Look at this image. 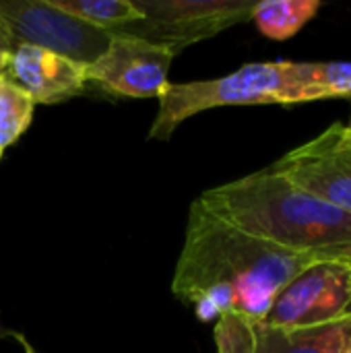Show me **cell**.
<instances>
[{"mask_svg":"<svg viewBox=\"0 0 351 353\" xmlns=\"http://www.w3.org/2000/svg\"><path fill=\"white\" fill-rule=\"evenodd\" d=\"M341 252L345 250L302 252L279 246L215 217L194 201L172 294L186 304L209 300L221 316L234 314L259 325L290 281Z\"/></svg>","mask_w":351,"mask_h":353,"instance_id":"obj_1","label":"cell"},{"mask_svg":"<svg viewBox=\"0 0 351 353\" xmlns=\"http://www.w3.org/2000/svg\"><path fill=\"white\" fill-rule=\"evenodd\" d=\"M215 217L279 246L351 250V213L298 188L267 165L197 199Z\"/></svg>","mask_w":351,"mask_h":353,"instance_id":"obj_2","label":"cell"},{"mask_svg":"<svg viewBox=\"0 0 351 353\" xmlns=\"http://www.w3.org/2000/svg\"><path fill=\"white\" fill-rule=\"evenodd\" d=\"M323 99L310 77V62H254L207 81L168 83L149 139L168 141L176 128L207 110L223 105H292Z\"/></svg>","mask_w":351,"mask_h":353,"instance_id":"obj_3","label":"cell"},{"mask_svg":"<svg viewBox=\"0 0 351 353\" xmlns=\"http://www.w3.org/2000/svg\"><path fill=\"white\" fill-rule=\"evenodd\" d=\"M143 19L112 33L130 35L170 50L188 46L250 19L254 0H132Z\"/></svg>","mask_w":351,"mask_h":353,"instance_id":"obj_4","label":"cell"},{"mask_svg":"<svg viewBox=\"0 0 351 353\" xmlns=\"http://www.w3.org/2000/svg\"><path fill=\"white\" fill-rule=\"evenodd\" d=\"M281 329L345 323L351 327V250L317 263L290 281L265 321Z\"/></svg>","mask_w":351,"mask_h":353,"instance_id":"obj_5","label":"cell"},{"mask_svg":"<svg viewBox=\"0 0 351 353\" xmlns=\"http://www.w3.org/2000/svg\"><path fill=\"white\" fill-rule=\"evenodd\" d=\"M0 21L17 43L35 46L91 66L110 46L112 33L93 27L50 0H0Z\"/></svg>","mask_w":351,"mask_h":353,"instance_id":"obj_6","label":"cell"},{"mask_svg":"<svg viewBox=\"0 0 351 353\" xmlns=\"http://www.w3.org/2000/svg\"><path fill=\"white\" fill-rule=\"evenodd\" d=\"M271 170L298 188L351 213V126L335 122L292 149Z\"/></svg>","mask_w":351,"mask_h":353,"instance_id":"obj_7","label":"cell"},{"mask_svg":"<svg viewBox=\"0 0 351 353\" xmlns=\"http://www.w3.org/2000/svg\"><path fill=\"white\" fill-rule=\"evenodd\" d=\"M174 54L139 37L112 33L108 50L87 66V81L110 95L149 99L161 95Z\"/></svg>","mask_w":351,"mask_h":353,"instance_id":"obj_8","label":"cell"},{"mask_svg":"<svg viewBox=\"0 0 351 353\" xmlns=\"http://www.w3.org/2000/svg\"><path fill=\"white\" fill-rule=\"evenodd\" d=\"M4 79L29 93L35 105L68 101L81 95L89 83L87 66L27 43L14 46Z\"/></svg>","mask_w":351,"mask_h":353,"instance_id":"obj_9","label":"cell"},{"mask_svg":"<svg viewBox=\"0 0 351 353\" xmlns=\"http://www.w3.org/2000/svg\"><path fill=\"white\" fill-rule=\"evenodd\" d=\"M350 331L345 323L308 329H281L259 323L254 325L252 353H345Z\"/></svg>","mask_w":351,"mask_h":353,"instance_id":"obj_10","label":"cell"},{"mask_svg":"<svg viewBox=\"0 0 351 353\" xmlns=\"http://www.w3.org/2000/svg\"><path fill=\"white\" fill-rule=\"evenodd\" d=\"M319 8V0H261L254 4L250 19L263 35L281 41L296 35Z\"/></svg>","mask_w":351,"mask_h":353,"instance_id":"obj_11","label":"cell"},{"mask_svg":"<svg viewBox=\"0 0 351 353\" xmlns=\"http://www.w3.org/2000/svg\"><path fill=\"white\" fill-rule=\"evenodd\" d=\"M56 8L106 31L122 29L143 19L132 0H50Z\"/></svg>","mask_w":351,"mask_h":353,"instance_id":"obj_12","label":"cell"},{"mask_svg":"<svg viewBox=\"0 0 351 353\" xmlns=\"http://www.w3.org/2000/svg\"><path fill=\"white\" fill-rule=\"evenodd\" d=\"M35 103L21 87L0 77V151L23 137L33 120Z\"/></svg>","mask_w":351,"mask_h":353,"instance_id":"obj_13","label":"cell"},{"mask_svg":"<svg viewBox=\"0 0 351 353\" xmlns=\"http://www.w3.org/2000/svg\"><path fill=\"white\" fill-rule=\"evenodd\" d=\"M310 77L323 99L351 97V62H310Z\"/></svg>","mask_w":351,"mask_h":353,"instance_id":"obj_14","label":"cell"},{"mask_svg":"<svg viewBox=\"0 0 351 353\" xmlns=\"http://www.w3.org/2000/svg\"><path fill=\"white\" fill-rule=\"evenodd\" d=\"M14 46H17V41L12 39L8 27L0 21V77H4V70L8 66V60H10Z\"/></svg>","mask_w":351,"mask_h":353,"instance_id":"obj_15","label":"cell"},{"mask_svg":"<svg viewBox=\"0 0 351 353\" xmlns=\"http://www.w3.org/2000/svg\"><path fill=\"white\" fill-rule=\"evenodd\" d=\"M12 337H14V339H17V341H19V343L23 345L25 353H37L35 350H33V347H31V343H29V341H27V339H25L23 335H12Z\"/></svg>","mask_w":351,"mask_h":353,"instance_id":"obj_16","label":"cell"},{"mask_svg":"<svg viewBox=\"0 0 351 353\" xmlns=\"http://www.w3.org/2000/svg\"><path fill=\"white\" fill-rule=\"evenodd\" d=\"M348 352H351V331H350V337H348Z\"/></svg>","mask_w":351,"mask_h":353,"instance_id":"obj_17","label":"cell"},{"mask_svg":"<svg viewBox=\"0 0 351 353\" xmlns=\"http://www.w3.org/2000/svg\"><path fill=\"white\" fill-rule=\"evenodd\" d=\"M0 159H2V151H0Z\"/></svg>","mask_w":351,"mask_h":353,"instance_id":"obj_18","label":"cell"},{"mask_svg":"<svg viewBox=\"0 0 351 353\" xmlns=\"http://www.w3.org/2000/svg\"><path fill=\"white\" fill-rule=\"evenodd\" d=\"M348 353H351V352H348Z\"/></svg>","mask_w":351,"mask_h":353,"instance_id":"obj_19","label":"cell"}]
</instances>
